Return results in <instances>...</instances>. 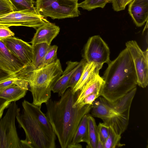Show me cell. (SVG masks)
<instances>
[{
  "label": "cell",
  "mask_w": 148,
  "mask_h": 148,
  "mask_svg": "<svg viewBox=\"0 0 148 148\" xmlns=\"http://www.w3.org/2000/svg\"><path fill=\"white\" fill-rule=\"evenodd\" d=\"M51 45L45 43H40L32 45L33 59L32 69H38Z\"/></svg>",
  "instance_id": "cell-21"
},
{
  "label": "cell",
  "mask_w": 148,
  "mask_h": 148,
  "mask_svg": "<svg viewBox=\"0 0 148 148\" xmlns=\"http://www.w3.org/2000/svg\"><path fill=\"white\" fill-rule=\"evenodd\" d=\"M0 39L11 52L26 67L32 68L33 52L32 45L14 36Z\"/></svg>",
  "instance_id": "cell-11"
},
{
  "label": "cell",
  "mask_w": 148,
  "mask_h": 148,
  "mask_svg": "<svg viewBox=\"0 0 148 148\" xmlns=\"http://www.w3.org/2000/svg\"><path fill=\"white\" fill-rule=\"evenodd\" d=\"M36 10L45 17L60 19L78 17V1L73 0H36Z\"/></svg>",
  "instance_id": "cell-6"
},
{
  "label": "cell",
  "mask_w": 148,
  "mask_h": 148,
  "mask_svg": "<svg viewBox=\"0 0 148 148\" xmlns=\"http://www.w3.org/2000/svg\"><path fill=\"white\" fill-rule=\"evenodd\" d=\"M102 77L104 82L100 96L111 102L120 99L136 87L134 64L126 48L108 64Z\"/></svg>",
  "instance_id": "cell-2"
},
{
  "label": "cell",
  "mask_w": 148,
  "mask_h": 148,
  "mask_svg": "<svg viewBox=\"0 0 148 148\" xmlns=\"http://www.w3.org/2000/svg\"><path fill=\"white\" fill-rule=\"evenodd\" d=\"M14 11V8L8 0H0V16Z\"/></svg>",
  "instance_id": "cell-29"
},
{
  "label": "cell",
  "mask_w": 148,
  "mask_h": 148,
  "mask_svg": "<svg viewBox=\"0 0 148 148\" xmlns=\"http://www.w3.org/2000/svg\"><path fill=\"white\" fill-rule=\"evenodd\" d=\"M97 127L98 140L97 148H104V143L109 133V127L103 123H99Z\"/></svg>",
  "instance_id": "cell-27"
},
{
  "label": "cell",
  "mask_w": 148,
  "mask_h": 148,
  "mask_svg": "<svg viewBox=\"0 0 148 148\" xmlns=\"http://www.w3.org/2000/svg\"><path fill=\"white\" fill-rule=\"evenodd\" d=\"M79 93L69 88L59 100L50 99L45 103V115L62 148H68L82 118L91 109L90 105L74 106Z\"/></svg>",
  "instance_id": "cell-1"
},
{
  "label": "cell",
  "mask_w": 148,
  "mask_h": 148,
  "mask_svg": "<svg viewBox=\"0 0 148 148\" xmlns=\"http://www.w3.org/2000/svg\"><path fill=\"white\" fill-rule=\"evenodd\" d=\"M67 66L61 75L53 85L51 91L57 93L59 97H61L68 88V84L71 75L79 66L80 62L68 61Z\"/></svg>",
  "instance_id": "cell-15"
},
{
  "label": "cell",
  "mask_w": 148,
  "mask_h": 148,
  "mask_svg": "<svg viewBox=\"0 0 148 148\" xmlns=\"http://www.w3.org/2000/svg\"><path fill=\"white\" fill-rule=\"evenodd\" d=\"M56 45H51L45 54L38 68L43 67L56 62L58 59Z\"/></svg>",
  "instance_id": "cell-25"
},
{
  "label": "cell",
  "mask_w": 148,
  "mask_h": 148,
  "mask_svg": "<svg viewBox=\"0 0 148 148\" xmlns=\"http://www.w3.org/2000/svg\"><path fill=\"white\" fill-rule=\"evenodd\" d=\"M0 67L10 74L16 75L26 66L13 55L0 39Z\"/></svg>",
  "instance_id": "cell-12"
},
{
  "label": "cell",
  "mask_w": 148,
  "mask_h": 148,
  "mask_svg": "<svg viewBox=\"0 0 148 148\" xmlns=\"http://www.w3.org/2000/svg\"><path fill=\"white\" fill-rule=\"evenodd\" d=\"M63 72L60 60L36 69L31 67L24 69L16 76L28 83L33 97L32 103L41 107L50 99L51 89Z\"/></svg>",
  "instance_id": "cell-4"
},
{
  "label": "cell",
  "mask_w": 148,
  "mask_h": 148,
  "mask_svg": "<svg viewBox=\"0 0 148 148\" xmlns=\"http://www.w3.org/2000/svg\"><path fill=\"white\" fill-rule=\"evenodd\" d=\"M12 5L14 11L24 10H36L34 0H8Z\"/></svg>",
  "instance_id": "cell-23"
},
{
  "label": "cell",
  "mask_w": 148,
  "mask_h": 148,
  "mask_svg": "<svg viewBox=\"0 0 148 148\" xmlns=\"http://www.w3.org/2000/svg\"><path fill=\"white\" fill-rule=\"evenodd\" d=\"M14 35V33L10 30L9 27L0 25V38L12 36Z\"/></svg>",
  "instance_id": "cell-31"
},
{
  "label": "cell",
  "mask_w": 148,
  "mask_h": 148,
  "mask_svg": "<svg viewBox=\"0 0 148 148\" xmlns=\"http://www.w3.org/2000/svg\"><path fill=\"white\" fill-rule=\"evenodd\" d=\"M121 135L117 134L109 127V133L104 145V148H115L123 146L120 143Z\"/></svg>",
  "instance_id": "cell-24"
},
{
  "label": "cell",
  "mask_w": 148,
  "mask_h": 148,
  "mask_svg": "<svg viewBox=\"0 0 148 148\" xmlns=\"http://www.w3.org/2000/svg\"><path fill=\"white\" fill-rule=\"evenodd\" d=\"M10 103L0 98V119L2 117L4 110L9 107Z\"/></svg>",
  "instance_id": "cell-34"
},
{
  "label": "cell",
  "mask_w": 148,
  "mask_h": 148,
  "mask_svg": "<svg viewBox=\"0 0 148 148\" xmlns=\"http://www.w3.org/2000/svg\"><path fill=\"white\" fill-rule=\"evenodd\" d=\"M8 107L0 119V148H20V140L15 124L20 109L15 101L12 102Z\"/></svg>",
  "instance_id": "cell-7"
},
{
  "label": "cell",
  "mask_w": 148,
  "mask_h": 148,
  "mask_svg": "<svg viewBox=\"0 0 148 148\" xmlns=\"http://www.w3.org/2000/svg\"><path fill=\"white\" fill-rule=\"evenodd\" d=\"M100 94L101 91L94 92L87 96L81 102L76 105L80 108L87 104L92 105L93 102L100 96Z\"/></svg>",
  "instance_id": "cell-28"
},
{
  "label": "cell",
  "mask_w": 148,
  "mask_h": 148,
  "mask_svg": "<svg viewBox=\"0 0 148 148\" xmlns=\"http://www.w3.org/2000/svg\"><path fill=\"white\" fill-rule=\"evenodd\" d=\"M88 142L87 148H97L98 136L97 127L93 116L88 114Z\"/></svg>",
  "instance_id": "cell-20"
},
{
  "label": "cell",
  "mask_w": 148,
  "mask_h": 148,
  "mask_svg": "<svg viewBox=\"0 0 148 148\" xmlns=\"http://www.w3.org/2000/svg\"><path fill=\"white\" fill-rule=\"evenodd\" d=\"M110 50L107 45L99 35L90 38L86 44L84 50V58L87 62H94L103 65L108 64L111 61Z\"/></svg>",
  "instance_id": "cell-10"
},
{
  "label": "cell",
  "mask_w": 148,
  "mask_h": 148,
  "mask_svg": "<svg viewBox=\"0 0 148 148\" xmlns=\"http://www.w3.org/2000/svg\"><path fill=\"white\" fill-rule=\"evenodd\" d=\"M136 90V87L113 102L99 97L91 105L92 115L102 119L103 123L121 135L128 126L130 108Z\"/></svg>",
  "instance_id": "cell-3"
},
{
  "label": "cell",
  "mask_w": 148,
  "mask_h": 148,
  "mask_svg": "<svg viewBox=\"0 0 148 148\" xmlns=\"http://www.w3.org/2000/svg\"><path fill=\"white\" fill-rule=\"evenodd\" d=\"M17 77L15 81L14 85L23 89L28 90L29 85L28 82L24 79Z\"/></svg>",
  "instance_id": "cell-32"
},
{
  "label": "cell",
  "mask_w": 148,
  "mask_h": 148,
  "mask_svg": "<svg viewBox=\"0 0 148 148\" xmlns=\"http://www.w3.org/2000/svg\"><path fill=\"white\" fill-rule=\"evenodd\" d=\"M127 49L132 59L137 78V85L142 88L148 84V51H143L134 40L126 43Z\"/></svg>",
  "instance_id": "cell-9"
},
{
  "label": "cell",
  "mask_w": 148,
  "mask_h": 148,
  "mask_svg": "<svg viewBox=\"0 0 148 148\" xmlns=\"http://www.w3.org/2000/svg\"><path fill=\"white\" fill-rule=\"evenodd\" d=\"M14 75L0 67V81Z\"/></svg>",
  "instance_id": "cell-35"
},
{
  "label": "cell",
  "mask_w": 148,
  "mask_h": 148,
  "mask_svg": "<svg viewBox=\"0 0 148 148\" xmlns=\"http://www.w3.org/2000/svg\"><path fill=\"white\" fill-rule=\"evenodd\" d=\"M59 27L49 21L36 29V31L32 40V45L45 43L51 45L53 39L59 34Z\"/></svg>",
  "instance_id": "cell-13"
},
{
  "label": "cell",
  "mask_w": 148,
  "mask_h": 148,
  "mask_svg": "<svg viewBox=\"0 0 148 148\" xmlns=\"http://www.w3.org/2000/svg\"><path fill=\"white\" fill-rule=\"evenodd\" d=\"M103 79L99 75L84 85L79 91L74 106L81 102L87 96L97 91H101L103 84Z\"/></svg>",
  "instance_id": "cell-18"
},
{
  "label": "cell",
  "mask_w": 148,
  "mask_h": 148,
  "mask_svg": "<svg viewBox=\"0 0 148 148\" xmlns=\"http://www.w3.org/2000/svg\"><path fill=\"white\" fill-rule=\"evenodd\" d=\"M79 62V65L72 74L68 84V88L71 90L74 88L80 79L87 62L86 60L84 58Z\"/></svg>",
  "instance_id": "cell-26"
},
{
  "label": "cell",
  "mask_w": 148,
  "mask_h": 148,
  "mask_svg": "<svg viewBox=\"0 0 148 148\" xmlns=\"http://www.w3.org/2000/svg\"><path fill=\"white\" fill-rule=\"evenodd\" d=\"M124 0H113L112 3V8L114 11L118 12L124 10Z\"/></svg>",
  "instance_id": "cell-33"
},
{
  "label": "cell",
  "mask_w": 148,
  "mask_h": 148,
  "mask_svg": "<svg viewBox=\"0 0 148 148\" xmlns=\"http://www.w3.org/2000/svg\"><path fill=\"white\" fill-rule=\"evenodd\" d=\"M133 0H124L123 6L125 8L126 6L129 4Z\"/></svg>",
  "instance_id": "cell-36"
},
{
  "label": "cell",
  "mask_w": 148,
  "mask_h": 148,
  "mask_svg": "<svg viewBox=\"0 0 148 148\" xmlns=\"http://www.w3.org/2000/svg\"><path fill=\"white\" fill-rule=\"evenodd\" d=\"M27 90L13 85L0 91V98L11 102L23 97Z\"/></svg>",
  "instance_id": "cell-19"
},
{
  "label": "cell",
  "mask_w": 148,
  "mask_h": 148,
  "mask_svg": "<svg viewBox=\"0 0 148 148\" xmlns=\"http://www.w3.org/2000/svg\"><path fill=\"white\" fill-rule=\"evenodd\" d=\"M88 142V114L83 117L78 126L71 144L68 148H81L79 144Z\"/></svg>",
  "instance_id": "cell-17"
},
{
  "label": "cell",
  "mask_w": 148,
  "mask_h": 148,
  "mask_svg": "<svg viewBox=\"0 0 148 148\" xmlns=\"http://www.w3.org/2000/svg\"><path fill=\"white\" fill-rule=\"evenodd\" d=\"M128 12L136 26H142L148 21V0H133L128 6Z\"/></svg>",
  "instance_id": "cell-14"
},
{
  "label": "cell",
  "mask_w": 148,
  "mask_h": 148,
  "mask_svg": "<svg viewBox=\"0 0 148 148\" xmlns=\"http://www.w3.org/2000/svg\"><path fill=\"white\" fill-rule=\"evenodd\" d=\"M103 65L94 62H86L79 80L72 90L73 93L79 91L85 84L95 78L99 75L100 70Z\"/></svg>",
  "instance_id": "cell-16"
},
{
  "label": "cell",
  "mask_w": 148,
  "mask_h": 148,
  "mask_svg": "<svg viewBox=\"0 0 148 148\" xmlns=\"http://www.w3.org/2000/svg\"><path fill=\"white\" fill-rule=\"evenodd\" d=\"M113 0H84L78 3V7L88 11L98 8H103L106 5L112 2Z\"/></svg>",
  "instance_id": "cell-22"
},
{
  "label": "cell",
  "mask_w": 148,
  "mask_h": 148,
  "mask_svg": "<svg viewBox=\"0 0 148 148\" xmlns=\"http://www.w3.org/2000/svg\"><path fill=\"white\" fill-rule=\"evenodd\" d=\"M22 111L16 116L24 130L25 139L20 140V148H55L56 136L39 121L23 102Z\"/></svg>",
  "instance_id": "cell-5"
},
{
  "label": "cell",
  "mask_w": 148,
  "mask_h": 148,
  "mask_svg": "<svg viewBox=\"0 0 148 148\" xmlns=\"http://www.w3.org/2000/svg\"><path fill=\"white\" fill-rule=\"evenodd\" d=\"M17 78L16 75H14L0 81V91L14 85L15 81Z\"/></svg>",
  "instance_id": "cell-30"
},
{
  "label": "cell",
  "mask_w": 148,
  "mask_h": 148,
  "mask_svg": "<svg viewBox=\"0 0 148 148\" xmlns=\"http://www.w3.org/2000/svg\"><path fill=\"white\" fill-rule=\"evenodd\" d=\"M75 0V1H78V0Z\"/></svg>",
  "instance_id": "cell-37"
},
{
  "label": "cell",
  "mask_w": 148,
  "mask_h": 148,
  "mask_svg": "<svg viewBox=\"0 0 148 148\" xmlns=\"http://www.w3.org/2000/svg\"><path fill=\"white\" fill-rule=\"evenodd\" d=\"M49 22L36 10L14 11L0 16V25L9 27L24 26L37 29Z\"/></svg>",
  "instance_id": "cell-8"
}]
</instances>
